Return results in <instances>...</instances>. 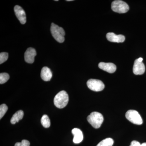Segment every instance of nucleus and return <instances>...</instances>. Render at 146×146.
<instances>
[{
	"mask_svg": "<svg viewBox=\"0 0 146 146\" xmlns=\"http://www.w3.org/2000/svg\"><path fill=\"white\" fill-rule=\"evenodd\" d=\"M14 12L17 18L20 21L21 24H25L26 23V16L25 12L24 9L19 5H16L14 7Z\"/></svg>",
	"mask_w": 146,
	"mask_h": 146,
	"instance_id": "nucleus-7",
	"label": "nucleus"
},
{
	"mask_svg": "<svg viewBox=\"0 0 146 146\" xmlns=\"http://www.w3.org/2000/svg\"><path fill=\"white\" fill-rule=\"evenodd\" d=\"M36 54V51L34 48L31 47L28 48L25 53V60L26 62L29 63H33Z\"/></svg>",
	"mask_w": 146,
	"mask_h": 146,
	"instance_id": "nucleus-8",
	"label": "nucleus"
},
{
	"mask_svg": "<svg viewBox=\"0 0 146 146\" xmlns=\"http://www.w3.org/2000/svg\"><path fill=\"white\" fill-rule=\"evenodd\" d=\"M125 117L128 120L134 124L141 125L143 124L142 118L136 110H129L126 113Z\"/></svg>",
	"mask_w": 146,
	"mask_h": 146,
	"instance_id": "nucleus-5",
	"label": "nucleus"
},
{
	"mask_svg": "<svg viewBox=\"0 0 146 146\" xmlns=\"http://www.w3.org/2000/svg\"><path fill=\"white\" fill-rule=\"evenodd\" d=\"M114 143V141L111 138H107L103 140L96 146H112Z\"/></svg>",
	"mask_w": 146,
	"mask_h": 146,
	"instance_id": "nucleus-16",
	"label": "nucleus"
},
{
	"mask_svg": "<svg viewBox=\"0 0 146 146\" xmlns=\"http://www.w3.org/2000/svg\"><path fill=\"white\" fill-rule=\"evenodd\" d=\"M52 76V73L50 68L47 67L42 68L41 72V77L43 80L45 81H50Z\"/></svg>",
	"mask_w": 146,
	"mask_h": 146,
	"instance_id": "nucleus-13",
	"label": "nucleus"
},
{
	"mask_svg": "<svg viewBox=\"0 0 146 146\" xmlns=\"http://www.w3.org/2000/svg\"><path fill=\"white\" fill-rule=\"evenodd\" d=\"M8 110V107L5 104H2L0 106V119L2 118L5 115L6 112Z\"/></svg>",
	"mask_w": 146,
	"mask_h": 146,
	"instance_id": "nucleus-18",
	"label": "nucleus"
},
{
	"mask_svg": "<svg viewBox=\"0 0 146 146\" xmlns=\"http://www.w3.org/2000/svg\"><path fill=\"white\" fill-rule=\"evenodd\" d=\"M138 60L139 62H142L143 60V58H138Z\"/></svg>",
	"mask_w": 146,
	"mask_h": 146,
	"instance_id": "nucleus-22",
	"label": "nucleus"
},
{
	"mask_svg": "<svg viewBox=\"0 0 146 146\" xmlns=\"http://www.w3.org/2000/svg\"><path fill=\"white\" fill-rule=\"evenodd\" d=\"M50 31L54 38L59 43H63L65 40V32L61 27L52 23L51 25Z\"/></svg>",
	"mask_w": 146,
	"mask_h": 146,
	"instance_id": "nucleus-3",
	"label": "nucleus"
},
{
	"mask_svg": "<svg viewBox=\"0 0 146 146\" xmlns=\"http://www.w3.org/2000/svg\"><path fill=\"white\" fill-rule=\"evenodd\" d=\"M106 38L110 42L122 43L125 40V36L122 35H117L113 33H108L106 35Z\"/></svg>",
	"mask_w": 146,
	"mask_h": 146,
	"instance_id": "nucleus-10",
	"label": "nucleus"
},
{
	"mask_svg": "<svg viewBox=\"0 0 146 146\" xmlns=\"http://www.w3.org/2000/svg\"><path fill=\"white\" fill-rule=\"evenodd\" d=\"M145 65L143 62H139L138 59L134 61L133 65V71L135 75H142L145 73Z\"/></svg>",
	"mask_w": 146,
	"mask_h": 146,
	"instance_id": "nucleus-9",
	"label": "nucleus"
},
{
	"mask_svg": "<svg viewBox=\"0 0 146 146\" xmlns=\"http://www.w3.org/2000/svg\"><path fill=\"white\" fill-rule=\"evenodd\" d=\"M8 58V53L5 52H1L0 53V64L4 63Z\"/></svg>",
	"mask_w": 146,
	"mask_h": 146,
	"instance_id": "nucleus-19",
	"label": "nucleus"
},
{
	"mask_svg": "<svg viewBox=\"0 0 146 146\" xmlns=\"http://www.w3.org/2000/svg\"><path fill=\"white\" fill-rule=\"evenodd\" d=\"M23 111L22 110H18L12 116V118L11 119V123L12 124H14L18 122L20 120L23 119Z\"/></svg>",
	"mask_w": 146,
	"mask_h": 146,
	"instance_id": "nucleus-14",
	"label": "nucleus"
},
{
	"mask_svg": "<svg viewBox=\"0 0 146 146\" xmlns=\"http://www.w3.org/2000/svg\"><path fill=\"white\" fill-rule=\"evenodd\" d=\"M41 122L42 125L45 128L49 127L50 126V121L48 115H43L41 119Z\"/></svg>",
	"mask_w": 146,
	"mask_h": 146,
	"instance_id": "nucleus-15",
	"label": "nucleus"
},
{
	"mask_svg": "<svg viewBox=\"0 0 146 146\" xmlns=\"http://www.w3.org/2000/svg\"><path fill=\"white\" fill-rule=\"evenodd\" d=\"M68 102L69 96L65 91H62L58 93L54 99L55 106L60 109L65 107L68 104Z\"/></svg>",
	"mask_w": 146,
	"mask_h": 146,
	"instance_id": "nucleus-1",
	"label": "nucleus"
},
{
	"mask_svg": "<svg viewBox=\"0 0 146 146\" xmlns=\"http://www.w3.org/2000/svg\"><path fill=\"white\" fill-rule=\"evenodd\" d=\"M130 146H146V143H143L141 145L138 141H133L131 143Z\"/></svg>",
	"mask_w": 146,
	"mask_h": 146,
	"instance_id": "nucleus-21",
	"label": "nucleus"
},
{
	"mask_svg": "<svg viewBox=\"0 0 146 146\" xmlns=\"http://www.w3.org/2000/svg\"><path fill=\"white\" fill-rule=\"evenodd\" d=\"M30 142L27 140H23L21 143H16L15 146H30Z\"/></svg>",
	"mask_w": 146,
	"mask_h": 146,
	"instance_id": "nucleus-20",
	"label": "nucleus"
},
{
	"mask_svg": "<svg viewBox=\"0 0 146 146\" xmlns=\"http://www.w3.org/2000/svg\"><path fill=\"white\" fill-rule=\"evenodd\" d=\"M9 79V76L7 73H2L0 74V84L5 83Z\"/></svg>",
	"mask_w": 146,
	"mask_h": 146,
	"instance_id": "nucleus-17",
	"label": "nucleus"
},
{
	"mask_svg": "<svg viewBox=\"0 0 146 146\" xmlns=\"http://www.w3.org/2000/svg\"><path fill=\"white\" fill-rule=\"evenodd\" d=\"M111 8L113 11L119 13H126L129 10V7L127 4L121 0L112 2Z\"/></svg>",
	"mask_w": 146,
	"mask_h": 146,
	"instance_id": "nucleus-4",
	"label": "nucleus"
},
{
	"mask_svg": "<svg viewBox=\"0 0 146 146\" xmlns=\"http://www.w3.org/2000/svg\"><path fill=\"white\" fill-rule=\"evenodd\" d=\"M67 1H73V0H67Z\"/></svg>",
	"mask_w": 146,
	"mask_h": 146,
	"instance_id": "nucleus-23",
	"label": "nucleus"
},
{
	"mask_svg": "<svg viewBox=\"0 0 146 146\" xmlns=\"http://www.w3.org/2000/svg\"><path fill=\"white\" fill-rule=\"evenodd\" d=\"M88 122L95 128L98 129L100 127L103 122L104 117L100 112H92L87 118Z\"/></svg>",
	"mask_w": 146,
	"mask_h": 146,
	"instance_id": "nucleus-2",
	"label": "nucleus"
},
{
	"mask_svg": "<svg viewBox=\"0 0 146 146\" xmlns=\"http://www.w3.org/2000/svg\"><path fill=\"white\" fill-rule=\"evenodd\" d=\"M87 85L89 89L96 92L102 91L105 87L104 84L102 82L99 80L93 79L89 80L87 81Z\"/></svg>",
	"mask_w": 146,
	"mask_h": 146,
	"instance_id": "nucleus-6",
	"label": "nucleus"
},
{
	"mask_svg": "<svg viewBox=\"0 0 146 146\" xmlns=\"http://www.w3.org/2000/svg\"><path fill=\"white\" fill-rule=\"evenodd\" d=\"M72 132L74 136L73 142L74 143H80L83 141V133L80 129L75 128L73 129L72 130Z\"/></svg>",
	"mask_w": 146,
	"mask_h": 146,
	"instance_id": "nucleus-12",
	"label": "nucleus"
},
{
	"mask_svg": "<svg viewBox=\"0 0 146 146\" xmlns=\"http://www.w3.org/2000/svg\"><path fill=\"white\" fill-rule=\"evenodd\" d=\"M98 66L100 69L109 73L115 72L117 69L116 65L111 63L101 62L99 64Z\"/></svg>",
	"mask_w": 146,
	"mask_h": 146,
	"instance_id": "nucleus-11",
	"label": "nucleus"
}]
</instances>
